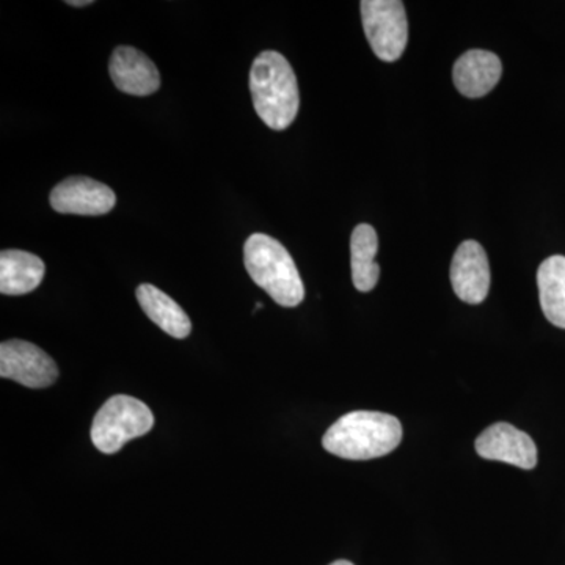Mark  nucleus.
<instances>
[{
  "label": "nucleus",
  "instance_id": "17",
  "mask_svg": "<svg viewBox=\"0 0 565 565\" xmlns=\"http://www.w3.org/2000/svg\"><path fill=\"white\" fill-rule=\"evenodd\" d=\"M330 565H353L352 563H349V561H334V563L330 564Z\"/></svg>",
  "mask_w": 565,
  "mask_h": 565
},
{
  "label": "nucleus",
  "instance_id": "8",
  "mask_svg": "<svg viewBox=\"0 0 565 565\" xmlns=\"http://www.w3.org/2000/svg\"><path fill=\"white\" fill-rule=\"evenodd\" d=\"M476 452L487 460H497L533 470L537 465V446L530 435L512 424L494 423L476 438Z\"/></svg>",
  "mask_w": 565,
  "mask_h": 565
},
{
  "label": "nucleus",
  "instance_id": "6",
  "mask_svg": "<svg viewBox=\"0 0 565 565\" xmlns=\"http://www.w3.org/2000/svg\"><path fill=\"white\" fill-rule=\"evenodd\" d=\"M0 375L28 388H47L57 381L58 367L39 345L22 340L0 344Z\"/></svg>",
  "mask_w": 565,
  "mask_h": 565
},
{
  "label": "nucleus",
  "instance_id": "10",
  "mask_svg": "<svg viewBox=\"0 0 565 565\" xmlns=\"http://www.w3.org/2000/svg\"><path fill=\"white\" fill-rule=\"evenodd\" d=\"M109 73L115 87L126 95L150 96L161 87L154 63L136 47H117L110 57Z\"/></svg>",
  "mask_w": 565,
  "mask_h": 565
},
{
  "label": "nucleus",
  "instance_id": "2",
  "mask_svg": "<svg viewBox=\"0 0 565 565\" xmlns=\"http://www.w3.org/2000/svg\"><path fill=\"white\" fill-rule=\"evenodd\" d=\"M256 114L274 131H285L299 114L300 98L291 63L275 51L259 54L250 70Z\"/></svg>",
  "mask_w": 565,
  "mask_h": 565
},
{
  "label": "nucleus",
  "instance_id": "1",
  "mask_svg": "<svg viewBox=\"0 0 565 565\" xmlns=\"http://www.w3.org/2000/svg\"><path fill=\"white\" fill-rule=\"evenodd\" d=\"M403 440L396 416L381 412H352L341 416L322 438L330 455L348 460H371L394 451Z\"/></svg>",
  "mask_w": 565,
  "mask_h": 565
},
{
  "label": "nucleus",
  "instance_id": "7",
  "mask_svg": "<svg viewBox=\"0 0 565 565\" xmlns=\"http://www.w3.org/2000/svg\"><path fill=\"white\" fill-rule=\"evenodd\" d=\"M52 210L61 214L104 215L117 203L109 185L87 177H71L52 189Z\"/></svg>",
  "mask_w": 565,
  "mask_h": 565
},
{
  "label": "nucleus",
  "instance_id": "9",
  "mask_svg": "<svg viewBox=\"0 0 565 565\" xmlns=\"http://www.w3.org/2000/svg\"><path fill=\"white\" fill-rule=\"evenodd\" d=\"M451 282L456 296L465 303L484 302L490 289V266L486 250L476 241H465L451 263Z\"/></svg>",
  "mask_w": 565,
  "mask_h": 565
},
{
  "label": "nucleus",
  "instance_id": "11",
  "mask_svg": "<svg viewBox=\"0 0 565 565\" xmlns=\"http://www.w3.org/2000/svg\"><path fill=\"white\" fill-rule=\"evenodd\" d=\"M503 74L500 57L493 52L471 50L457 58L452 77L460 95L482 98L497 87Z\"/></svg>",
  "mask_w": 565,
  "mask_h": 565
},
{
  "label": "nucleus",
  "instance_id": "12",
  "mask_svg": "<svg viewBox=\"0 0 565 565\" xmlns=\"http://www.w3.org/2000/svg\"><path fill=\"white\" fill-rule=\"evenodd\" d=\"M46 266L43 259L24 250L0 253V292L3 296H24L35 291L43 281Z\"/></svg>",
  "mask_w": 565,
  "mask_h": 565
},
{
  "label": "nucleus",
  "instance_id": "3",
  "mask_svg": "<svg viewBox=\"0 0 565 565\" xmlns=\"http://www.w3.org/2000/svg\"><path fill=\"white\" fill-rule=\"evenodd\" d=\"M244 264L252 280L269 294L274 302L285 308L303 302L305 286L296 263L285 245L274 237L252 234L245 241Z\"/></svg>",
  "mask_w": 565,
  "mask_h": 565
},
{
  "label": "nucleus",
  "instance_id": "5",
  "mask_svg": "<svg viewBox=\"0 0 565 565\" xmlns=\"http://www.w3.org/2000/svg\"><path fill=\"white\" fill-rule=\"evenodd\" d=\"M360 7L371 50L381 61H399L408 40L404 3L401 0H363Z\"/></svg>",
  "mask_w": 565,
  "mask_h": 565
},
{
  "label": "nucleus",
  "instance_id": "4",
  "mask_svg": "<svg viewBox=\"0 0 565 565\" xmlns=\"http://www.w3.org/2000/svg\"><path fill=\"white\" fill-rule=\"evenodd\" d=\"M154 426L147 404L126 394L111 396L92 424V441L104 455H115L134 438L143 437Z\"/></svg>",
  "mask_w": 565,
  "mask_h": 565
},
{
  "label": "nucleus",
  "instance_id": "16",
  "mask_svg": "<svg viewBox=\"0 0 565 565\" xmlns=\"http://www.w3.org/2000/svg\"><path fill=\"white\" fill-rule=\"evenodd\" d=\"M68 3L70 7H87V6H92V0H68Z\"/></svg>",
  "mask_w": 565,
  "mask_h": 565
},
{
  "label": "nucleus",
  "instance_id": "13",
  "mask_svg": "<svg viewBox=\"0 0 565 565\" xmlns=\"http://www.w3.org/2000/svg\"><path fill=\"white\" fill-rule=\"evenodd\" d=\"M136 296L143 313L163 332L177 340H184L191 334V319L172 297L148 282H143L137 288Z\"/></svg>",
  "mask_w": 565,
  "mask_h": 565
},
{
  "label": "nucleus",
  "instance_id": "15",
  "mask_svg": "<svg viewBox=\"0 0 565 565\" xmlns=\"http://www.w3.org/2000/svg\"><path fill=\"white\" fill-rule=\"evenodd\" d=\"M537 286L545 318L565 329V256H550L541 264Z\"/></svg>",
  "mask_w": 565,
  "mask_h": 565
},
{
  "label": "nucleus",
  "instance_id": "14",
  "mask_svg": "<svg viewBox=\"0 0 565 565\" xmlns=\"http://www.w3.org/2000/svg\"><path fill=\"white\" fill-rule=\"evenodd\" d=\"M379 237L367 223L356 226L351 237V267L353 286L360 292L373 291L381 277V266L375 263Z\"/></svg>",
  "mask_w": 565,
  "mask_h": 565
}]
</instances>
